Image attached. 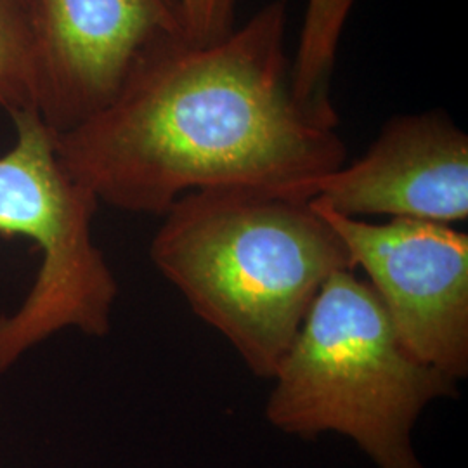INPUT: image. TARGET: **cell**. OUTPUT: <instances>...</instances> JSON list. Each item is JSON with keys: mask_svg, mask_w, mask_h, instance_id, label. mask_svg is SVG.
Masks as SVG:
<instances>
[{"mask_svg": "<svg viewBox=\"0 0 468 468\" xmlns=\"http://www.w3.org/2000/svg\"><path fill=\"white\" fill-rule=\"evenodd\" d=\"M272 380V427L303 439L346 435L378 468H423L413 427L431 402L458 396V382L406 351L384 303L354 271L323 284Z\"/></svg>", "mask_w": 468, "mask_h": 468, "instance_id": "3957f363", "label": "cell"}, {"mask_svg": "<svg viewBox=\"0 0 468 468\" xmlns=\"http://www.w3.org/2000/svg\"><path fill=\"white\" fill-rule=\"evenodd\" d=\"M286 191L346 218L450 226L468 218V137L442 112L392 118L363 158Z\"/></svg>", "mask_w": 468, "mask_h": 468, "instance_id": "52a82bcc", "label": "cell"}, {"mask_svg": "<svg viewBox=\"0 0 468 468\" xmlns=\"http://www.w3.org/2000/svg\"><path fill=\"white\" fill-rule=\"evenodd\" d=\"M286 0L216 44H181L139 68L108 108L54 134L100 203L164 216L191 191L290 187L346 165L336 127L292 94Z\"/></svg>", "mask_w": 468, "mask_h": 468, "instance_id": "6da1fadb", "label": "cell"}, {"mask_svg": "<svg viewBox=\"0 0 468 468\" xmlns=\"http://www.w3.org/2000/svg\"><path fill=\"white\" fill-rule=\"evenodd\" d=\"M189 44L205 48L233 34L236 0H179Z\"/></svg>", "mask_w": 468, "mask_h": 468, "instance_id": "30bf717a", "label": "cell"}, {"mask_svg": "<svg viewBox=\"0 0 468 468\" xmlns=\"http://www.w3.org/2000/svg\"><path fill=\"white\" fill-rule=\"evenodd\" d=\"M164 218L154 268L261 378L272 380L323 284L354 271L311 201L282 187L191 191Z\"/></svg>", "mask_w": 468, "mask_h": 468, "instance_id": "7a4b0ae2", "label": "cell"}, {"mask_svg": "<svg viewBox=\"0 0 468 468\" xmlns=\"http://www.w3.org/2000/svg\"><path fill=\"white\" fill-rule=\"evenodd\" d=\"M356 0H309L301 44L292 65V92L302 108L319 118H335L330 101L338 38Z\"/></svg>", "mask_w": 468, "mask_h": 468, "instance_id": "ba28073f", "label": "cell"}, {"mask_svg": "<svg viewBox=\"0 0 468 468\" xmlns=\"http://www.w3.org/2000/svg\"><path fill=\"white\" fill-rule=\"evenodd\" d=\"M16 141L0 156V236L32 239L42 255L16 313L0 316V375L63 330L104 336L118 283L92 239L100 201L58 156L37 112L13 115Z\"/></svg>", "mask_w": 468, "mask_h": 468, "instance_id": "277c9868", "label": "cell"}, {"mask_svg": "<svg viewBox=\"0 0 468 468\" xmlns=\"http://www.w3.org/2000/svg\"><path fill=\"white\" fill-rule=\"evenodd\" d=\"M38 52L35 0H0V108L37 112Z\"/></svg>", "mask_w": 468, "mask_h": 468, "instance_id": "9c48e42d", "label": "cell"}, {"mask_svg": "<svg viewBox=\"0 0 468 468\" xmlns=\"http://www.w3.org/2000/svg\"><path fill=\"white\" fill-rule=\"evenodd\" d=\"M37 113L63 134L108 108L151 58L189 44L179 0H35Z\"/></svg>", "mask_w": 468, "mask_h": 468, "instance_id": "8992f818", "label": "cell"}, {"mask_svg": "<svg viewBox=\"0 0 468 468\" xmlns=\"http://www.w3.org/2000/svg\"><path fill=\"white\" fill-rule=\"evenodd\" d=\"M368 274L402 346L460 382L468 375V236L448 224L392 218L369 224L309 200Z\"/></svg>", "mask_w": 468, "mask_h": 468, "instance_id": "5b68a950", "label": "cell"}]
</instances>
